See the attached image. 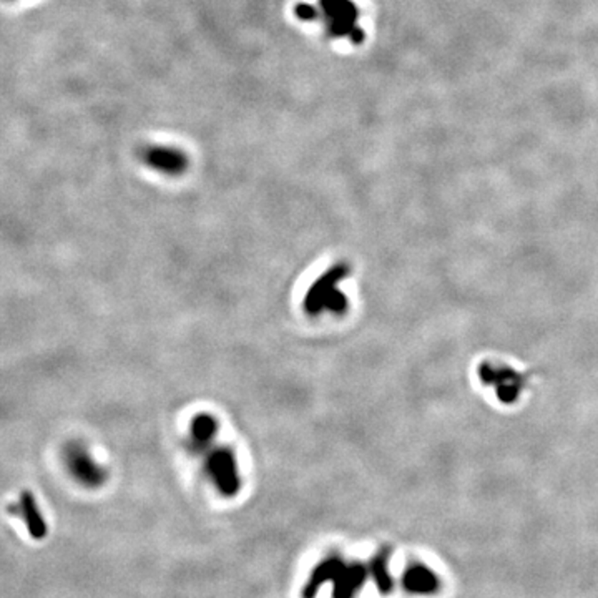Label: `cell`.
Returning <instances> with one entry per match:
<instances>
[{"label": "cell", "instance_id": "obj_1", "mask_svg": "<svg viewBox=\"0 0 598 598\" xmlns=\"http://www.w3.org/2000/svg\"><path fill=\"white\" fill-rule=\"evenodd\" d=\"M349 273L351 267L347 263H336L326 269L306 293L303 299L306 313L309 316H318L321 313H332L338 316L344 315L349 307V299L339 290V284L349 276Z\"/></svg>", "mask_w": 598, "mask_h": 598}, {"label": "cell", "instance_id": "obj_6", "mask_svg": "<svg viewBox=\"0 0 598 598\" xmlns=\"http://www.w3.org/2000/svg\"><path fill=\"white\" fill-rule=\"evenodd\" d=\"M370 570L363 563H347L338 573L332 586V598H356L368 580Z\"/></svg>", "mask_w": 598, "mask_h": 598}, {"label": "cell", "instance_id": "obj_9", "mask_svg": "<svg viewBox=\"0 0 598 598\" xmlns=\"http://www.w3.org/2000/svg\"><path fill=\"white\" fill-rule=\"evenodd\" d=\"M344 565L346 563H344L343 559L338 557V555H332V557L319 562L318 565L313 569L305 586H303L301 598H316L321 586L328 584V582H334L338 573L343 570Z\"/></svg>", "mask_w": 598, "mask_h": 598}, {"label": "cell", "instance_id": "obj_2", "mask_svg": "<svg viewBox=\"0 0 598 598\" xmlns=\"http://www.w3.org/2000/svg\"><path fill=\"white\" fill-rule=\"evenodd\" d=\"M204 472L223 497L238 496L242 490V475L233 449L213 446L204 454Z\"/></svg>", "mask_w": 598, "mask_h": 598}, {"label": "cell", "instance_id": "obj_5", "mask_svg": "<svg viewBox=\"0 0 598 598\" xmlns=\"http://www.w3.org/2000/svg\"><path fill=\"white\" fill-rule=\"evenodd\" d=\"M141 160L153 170L173 177L181 175L188 166V158L185 156V153L179 152L177 148L156 145L145 148L141 152Z\"/></svg>", "mask_w": 598, "mask_h": 598}, {"label": "cell", "instance_id": "obj_3", "mask_svg": "<svg viewBox=\"0 0 598 598\" xmlns=\"http://www.w3.org/2000/svg\"><path fill=\"white\" fill-rule=\"evenodd\" d=\"M65 464L76 482L89 489L100 487L108 477L102 466L92 458L89 449L78 443H74L65 449Z\"/></svg>", "mask_w": 598, "mask_h": 598}, {"label": "cell", "instance_id": "obj_10", "mask_svg": "<svg viewBox=\"0 0 598 598\" xmlns=\"http://www.w3.org/2000/svg\"><path fill=\"white\" fill-rule=\"evenodd\" d=\"M19 509L15 510L22 521L27 525V530L32 538L36 540H42L45 538L47 535V522L42 515V512L38 509L37 502L34 496L26 490L22 496H20V500H19Z\"/></svg>", "mask_w": 598, "mask_h": 598}, {"label": "cell", "instance_id": "obj_4", "mask_svg": "<svg viewBox=\"0 0 598 598\" xmlns=\"http://www.w3.org/2000/svg\"><path fill=\"white\" fill-rule=\"evenodd\" d=\"M318 9L332 36L355 34L357 13L349 0H319Z\"/></svg>", "mask_w": 598, "mask_h": 598}, {"label": "cell", "instance_id": "obj_7", "mask_svg": "<svg viewBox=\"0 0 598 598\" xmlns=\"http://www.w3.org/2000/svg\"><path fill=\"white\" fill-rule=\"evenodd\" d=\"M403 586L412 595H434L441 588V580L427 565L412 563L403 575Z\"/></svg>", "mask_w": 598, "mask_h": 598}, {"label": "cell", "instance_id": "obj_8", "mask_svg": "<svg viewBox=\"0 0 598 598\" xmlns=\"http://www.w3.org/2000/svg\"><path fill=\"white\" fill-rule=\"evenodd\" d=\"M218 420L211 414H198L191 422L188 450L196 456H204L215 443Z\"/></svg>", "mask_w": 598, "mask_h": 598}, {"label": "cell", "instance_id": "obj_11", "mask_svg": "<svg viewBox=\"0 0 598 598\" xmlns=\"http://www.w3.org/2000/svg\"><path fill=\"white\" fill-rule=\"evenodd\" d=\"M389 559H391V548H381L374 557H371L368 567L371 578L374 580V586L381 595H389L395 588V580L389 572Z\"/></svg>", "mask_w": 598, "mask_h": 598}]
</instances>
